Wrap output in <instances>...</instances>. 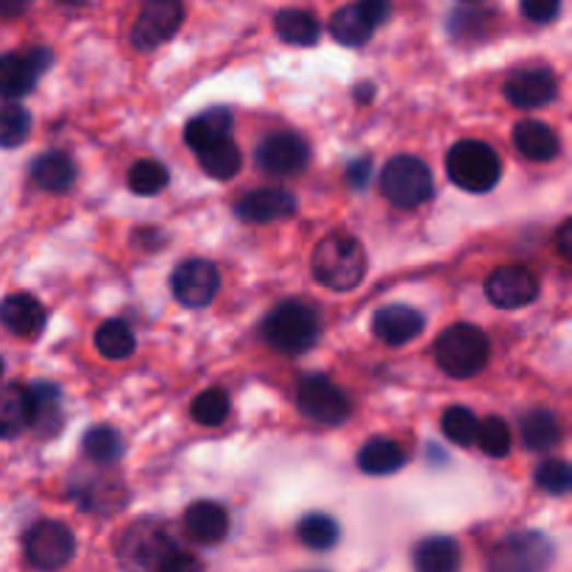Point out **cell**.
I'll list each match as a JSON object with an SVG mask.
<instances>
[{
    "label": "cell",
    "mask_w": 572,
    "mask_h": 572,
    "mask_svg": "<svg viewBox=\"0 0 572 572\" xmlns=\"http://www.w3.org/2000/svg\"><path fill=\"white\" fill-rule=\"evenodd\" d=\"M313 277L327 291H355L366 277V252L361 241L347 232H332L313 249Z\"/></svg>",
    "instance_id": "cell-1"
},
{
    "label": "cell",
    "mask_w": 572,
    "mask_h": 572,
    "mask_svg": "<svg viewBox=\"0 0 572 572\" xmlns=\"http://www.w3.org/2000/svg\"><path fill=\"white\" fill-rule=\"evenodd\" d=\"M262 341L282 355H305L307 349L316 347L322 336V322L316 311L305 302H282L280 307L268 313L260 327Z\"/></svg>",
    "instance_id": "cell-2"
},
{
    "label": "cell",
    "mask_w": 572,
    "mask_h": 572,
    "mask_svg": "<svg viewBox=\"0 0 572 572\" xmlns=\"http://www.w3.org/2000/svg\"><path fill=\"white\" fill-rule=\"evenodd\" d=\"M435 363L455 380H469L489 363V336L475 324H453L439 336L433 347Z\"/></svg>",
    "instance_id": "cell-3"
},
{
    "label": "cell",
    "mask_w": 572,
    "mask_h": 572,
    "mask_svg": "<svg viewBox=\"0 0 572 572\" xmlns=\"http://www.w3.org/2000/svg\"><path fill=\"white\" fill-rule=\"evenodd\" d=\"M176 548L179 545L160 520H138L120 536L118 559L129 572H160V567Z\"/></svg>",
    "instance_id": "cell-4"
},
{
    "label": "cell",
    "mask_w": 572,
    "mask_h": 572,
    "mask_svg": "<svg viewBox=\"0 0 572 572\" xmlns=\"http://www.w3.org/2000/svg\"><path fill=\"white\" fill-rule=\"evenodd\" d=\"M447 174L460 190L486 194L500 182L503 165L492 145L480 143V140H460L447 154Z\"/></svg>",
    "instance_id": "cell-5"
},
{
    "label": "cell",
    "mask_w": 572,
    "mask_h": 572,
    "mask_svg": "<svg viewBox=\"0 0 572 572\" xmlns=\"http://www.w3.org/2000/svg\"><path fill=\"white\" fill-rule=\"evenodd\" d=\"M380 190L392 201L394 207L402 210H417L424 201L433 199V174L419 156L399 154L388 162L380 176Z\"/></svg>",
    "instance_id": "cell-6"
},
{
    "label": "cell",
    "mask_w": 572,
    "mask_h": 572,
    "mask_svg": "<svg viewBox=\"0 0 572 572\" xmlns=\"http://www.w3.org/2000/svg\"><path fill=\"white\" fill-rule=\"evenodd\" d=\"M556 548L539 530H520L494 545L489 572H550Z\"/></svg>",
    "instance_id": "cell-7"
},
{
    "label": "cell",
    "mask_w": 572,
    "mask_h": 572,
    "mask_svg": "<svg viewBox=\"0 0 572 572\" xmlns=\"http://www.w3.org/2000/svg\"><path fill=\"white\" fill-rule=\"evenodd\" d=\"M296 405L311 422L324 424V428H338L352 413V402L343 394V388L324 374H311L299 383Z\"/></svg>",
    "instance_id": "cell-8"
},
{
    "label": "cell",
    "mask_w": 572,
    "mask_h": 572,
    "mask_svg": "<svg viewBox=\"0 0 572 572\" xmlns=\"http://www.w3.org/2000/svg\"><path fill=\"white\" fill-rule=\"evenodd\" d=\"M25 556L39 572L62 570L75 556L73 530L57 520H43L25 534Z\"/></svg>",
    "instance_id": "cell-9"
},
{
    "label": "cell",
    "mask_w": 572,
    "mask_h": 572,
    "mask_svg": "<svg viewBox=\"0 0 572 572\" xmlns=\"http://www.w3.org/2000/svg\"><path fill=\"white\" fill-rule=\"evenodd\" d=\"M392 14V7L386 0H363V3H352V7L338 9L330 17V34L347 48H361L372 39L380 23H386Z\"/></svg>",
    "instance_id": "cell-10"
},
{
    "label": "cell",
    "mask_w": 572,
    "mask_h": 572,
    "mask_svg": "<svg viewBox=\"0 0 572 572\" xmlns=\"http://www.w3.org/2000/svg\"><path fill=\"white\" fill-rule=\"evenodd\" d=\"M185 9L176 0H149L140 9L138 20L131 25V45L138 50H154L162 43H168L179 32Z\"/></svg>",
    "instance_id": "cell-11"
},
{
    "label": "cell",
    "mask_w": 572,
    "mask_h": 572,
    "mask_svg": "<svg viewBox=\"0 0 572 572\" xmlns=\"http://www.w3.org/2000/svg\"><path fill=\"white\" fill-rule=\"evenodd\" d=\"M311 162V145L293 131H275L257 145V165L268 176H296Z\"/></svg>",
    "instance_id": "cell-12"
},
{
    "label": "cell",
    "mask_w": 572,
    "mask_h": 572,
    "mask_svg": "<svg viewBox=\"0 0 572 572\" xmlns=\"http://www.w3.org/2000/svg\"><path fill=\"white\" fill-rule=\"evenodd\" d=\"M48 48H32L25 54H3L0 57V98H23L37 87L39 75L50 65Z\"/></svg>",
    "instance_id": "cell-13"
},
{
    "label": "cell",
    "mask_w": 572,
    "mask_h": 572,
    "mask_svg": "<svg viewBox=\"0 0 572 572\" xmlns=\"http://www.w3.org/2000/svg\"><path fill=\"white\" fill-rule=\"evenodd\" d=\"M486 296L500 311H516V307L530 305L539 296V280L525 266L494 268L486 280Z\"/></svg>",
    "instance_id": "cell-14"
},
{
    "label": "cell",
    "mask_w": 572,
    "mask_h": 572,
    "mask_svg": "<svg viewBox=\"0 0 572 572\" xmlns=\"http://www.w3.org/2000/svg\"><path fill=\"white\" fill-rule=\"evenodd\" d=\"M218 288H221V275L210 260L182 262L171 277V291L185 307H207L215 299Z\"/></svg>",
    "instance_id": "cell-15"
},
{
    "label": "cell",
    "mask_w": 572,
    "mask_h": 572,
    "mask_svg": "<svg viewBox=\"0 0 572 572\" xmlns=\"http://www.w3.org/2000/svg\"><path fill=\"white\" fill-rule=\"evenodd\" d=\"M503 95L516 109H539L556 101L559 84L548 68H516L505 79Z\"/></svg>",
    "instance_id": "cell-16"
},
{
    "label": "cell",
    "mask_w": 572,
    "mask_h": 572,
    "mask_svg": "<svg viewBox=\"0 0 572 572\" xmlns=\"http://www.w3.org/2000/svg\"><path fill=\"white\" fill-rule=\"evenodd\" d=\"M235 212L246 224H275L296 212V196L282 187H260L243 196L235 205Z\"/></svg>",
    "instance_id": "cell-17"
},
{
    "label": "cell",
    "mask_w": 572,
    "mask_h": 572,
    "mask_svg": "<svg viewBox=\"0 0 572 572\" xmlns=\"http://www.w3.org/2000/svg\"><path fill=\"white\" fill-rule=\"evenodd\" d=\"M424 316L417 307L408 305H388L380 307L372 318V332L388 347H402L411 343L413 338L422 336Z\"/></svg>",
    "instance_id": "cell-18"
},
{
    "label": "cell",
    "mask_w": 572,
    "mask_h": 572,
    "mask_svg": "<svg viewBox=\"0 0 572 572\" xmlns=\"http://www.w3.org/2000/svg\"><path fill=\"white\" fill-rule=\"evenodd\" d=\"M0 324L20 338H34L45 327V307L32 293H12L0 302Z\"/></svg>",
    "instance_id": "cell-19"
},
{
    "label": "cell",
    "mask_w": 572,
    "mask_h": 572,
    "mask_svg": "<svg viewBox=\"0 0 572 572\" xmlns=\"http://www.w3.org/2000/svg\"><path fill=\"white\" fill-rule=\"evenodd\" d=\"M185 528L201 545H218V541H224L226 534H230V514H226V509L221 503L199 500V503L187 509Z\"/></svg>",
    "instance_id": "cell-20"
},
{
    "label": "cell",
    "mask_w": 572,
    "mask_h": 572,
    "mask_svg": "<svg viewBox=\"0 0 572 572\" xmlns=\"http://www.w3.org/2000/svg\"><path fill=\"white\" fill-rule=\"evenodd\" d=\"M28 394V428H37L39 433L54 435L62 428V392H59L54 383H34V386L25 388Z\"/></svg>",
    "instance_id": "cell-21"
},
{
    "label": "cell",
    "mask_w": 572,
    "mask_h": 572,
    "mask_svg": "<svg viewBox=\"0 0 572 572\" xmlns=\"http://www.w3.org/2000/svg\"><path fill=\"white\" fill-rule=\"evenodd\" d=\"M514 145L523 156L534 162H553L561 151V140L556 129L541 120H520L514 126Z\"/></svg>",
    "instance_id": "cell-22"
},
{
    "label": "cell",
    "mask_w": 572,
    "mask_h": 572,
    "mask_svg": "<svg viewBox=\"0 0 572 572\" xmlns=\"http://www.w3.org/2000/svg\"><path fill=\"white\" fill-rule=\"evenodd\" d=\"M32 179L39 190L65 194L75 185V162L62 151H45L32 165Z\"/></svg>",
    "instance_id": "cell-23"
},
{
    "label": "cell",
    "mask_w": 572,
    "mask_h": 572,
    "mask_svg": "<svg viewBox=\"0 0 572 572\" xmlns=\"http://www.w3.org/2000/svg\"><path fill=\"white\" fill-rule=\"evenodd\" d=\"M232 126H235V120H232L230 109L215 106V109H207V113L196 115V118L185 126V140L187 145L199 154L207 145L232 138Z\"/></svg>",
    "instance_id": "cell-24"
},
{
    "label": "cell",
    "mask_w": 572,
    "mask_h": 572,
    "mask_svg": "<svg viewBox=\"0 0 572 572\" xmlns=\"http://www.w3.org/2000/svg\"><path fill=\"white\" fill-rule=\"evenodd\" d=\"M413 564H417V572H458V541L450 539V536H428L413 550Z\"/></svg>",
    "instance_id": "cell-25"
},
{
    "label": "cell",
    "mask_w": 572,
    "mask_h": 572,
    "mask_svg": "<svg viewBox=\"0 0 572 572\" xmlns=\"http://www.w3.org/2000/svg\"><path fill=\"white\" fill-rule=\"evenodd\" d=\"M405 460H408V455L394 439H372L358 453V467L366 475H377V478L399 472L405 467Z\"/></svg>",
    "instance_id": "cell-26"
},
{
    "label": "cell",
    "mask_w": 572,
    "mask_h": 572,
    "mask_svg": "<svg viewBox=\"0 0 572 572\" xmlns=\"http://www.w3.org/2000/svg\"><path fill=\"white\" fill-rule=\"evenodd\" d=\"M520 435L523 444L534 453H548V450L559 447L561 442V424L556 419V413L545 411V408H534L523 417L520 422Z\"/></svg>",
    "instance_id": "cell-27"
},
{
    "label": "cell",
    "mask_w": 572,
    "mask_h": 572,
    "mask_svg": "<svg viewBox=\"0 0 572 572\" xmlns=\"http://www.w3.org/2000/svg\"><path fill=\"white\" fill-rule=\"evenodd\" d=\"M199 162L207 176H212V179H218V182H230L232 176L241 171L243 156H241V149H237L235 140L226 138V140H218V143L207 145V149H201Z\"/></svg>",
    "instance_id": "cell-28"
},
{
    "label": "cell",
    "mask_w": 572,
    "mask_h": 572,
    "mask_svg": "<svg viewBox=\"0 0 572 572\" xmlns=\"http://www.w3.org/2000/svg\"><path fill=\"white\" fill-rule=\"evenodd\" d=\"M28 394L23 386L0 388V439H14L28 428Z\"/></svg>",
    "instance_id": "cell-29"
},
{
    "label": "cell",
    "mask_w": 572,
    "mask_h": 572,
    "mask_svg": "<svg viewBox=\"0 0 572 572\" xmlns=\"http://www.w3.org/2000/svg\"><path fill=\"white\" fill-rule=\"evenodd\" d=\"M95 347L106 361H126V358H131L138 341H135L129 324L120 322V318H109L95 332Z\"/></svg>",
    "instance_id": "cell-30"
},
{
    "label": "cell",
    "mask_w": 572,
    "mask_h": 572,
    "mask_svg": "<svg viewBox=\"0 0 572 572\" xmlns=\"http://www.w3.org/2000/svg\"><path fill=\"white\" fill-rule=\"evenodd\" d=\"M81 447H84V455H87L93 464H98V467L118 464V460L124 458V450H126L118 430L106 428V424L90 428L87 433H84V442H81Z\"/></svg>",
    "instance_id": "cell-31"
},
{
    "label": "cell",
    "mask_w": 572,
    "mask_h": 572,
    "mask_svg": "<svg viewBox=\"0 0 572 572\" xmlns=\"http://www.w3.org/2000/svg\"><path fill=\"white\" fill-rule=\"evenodd\" d=\"M275 28L282 43L305 45V48L316 43L318 34H322L318 20L311 12H302V9H282L275 20Z\"/></svg>",
    "instance_id": "cell-32"
},
{
    "label": "cell",
    "mask_w": 572,
    "mask_h": 572,
    "mask_svg": "<svg viewBox=\"0 0 572 572\" xmlns=\"http://www.w3.org/2000/svg\"><path fill=\"white\" fill-rule=\"evenodd\" d=\"M338 536H341L338 523L330 514H322V511H313L299 523V539L311 550H330L338 541Z\"/></svg>",
    "instance_id": "cell-33"
},
{
    "label": "cell",
    "mask_w": 572,
    "mask_h": 572,
    "mask_svg": "<svg viewBox=\"0 0 572 572\" xmlns=\"http://www.w3.org/2000/svg\"><path fill=\"white\" fill-rule=\"evenodd\" d=\"M126 182H129L131 194L156 196V194H162L165 187H168L171 176H168V168H165L162 162L138 160L129 168V176H126Z\"/></svg>",
    "instance_id": "cell-34"
},
{
    "label": "cell",
    "mask_w": 572,
    "mask_h": 572,
    "mask_svg": "<svg viewBox=\"0 0 572 572\" xmlns=\"http://www.w3.org/2000/svg\"><path fill=\"white\" fill-rule=\"evenodd\" d=\"M32 135V115L20 104L0 106V149H17Z\"/></svg>",
    "instance_id": "cell-35"
},
{
    "label": "cell",
    "mask_w": 572,
    "mask_h": 572,
    "mask_svg": "<svg viewBox=\"0 0 572 572\" xmlns=\"http://www.w3.org/2000/svg\"><path fill=\"white\" fill-rule=\"evenodd\" d=\"M478 417H475L469 408H460V405H453L447 408L442 417V430L447 435L450 442L458 444V447H469V444L478 442Z\"/></svg>",
    "instance_id": "cell-36"
},
{
    "label": "cell",
    "mask_w": 572,
    "mask_h": 572,
    "mask_svg": "<svg viewBox=\"0 0 572 572\" xmlns=\"http://www.w3.org/2000/svg\"><path fill=\"white\" fill-rule=\"evenodd\" d=\"M190 413L205 428H218V424H224L226 417H230V394L224 388H207V392H201L194 399Z\"/></svg>",
    "instance_id": "cell-37"
},
{
    "label": "cell",
    "mask_w": 572,
    "mask_h": 572,
    "mask_svg": "<svg viewBox=\"0 0 572 572\" xmlns=\"http://www.w3.org/2000/svg\"><path fill=\"white\" fill-rule=\"evenodd\" d=\"M536 486H539L541 492L556 494V498L567 494V492H570V486H572L570 464H567V460H561V458L541 460L539 467H536Z\"/></svg>",
    "instance_id": "cell-38"
},
{
    "label": "cell",
    "mask_w": 572,
    "mask_h": 572,
    "mask_svg": "<svg viewBox=\"0 0 572 572\" xmlns=\"http://www.w3.org/2000/svg\"><path fill=\"white\" fill-rule=\"evenodd\" d=\"M478 444L486 455L505 458L511 453V430L500 417H489L478 428Z\"/></svg>",
    "instance_id": "cell-39"
},
{
    "label": "cell",
    "mask_w": 572,
    "mask_h": 572,
    "mask_svg": "<svg viewBox=\"0 0 572 572\" xmlns=\"http://www.w3.org/2000/svg\"><path fill=\"white\" fill-rule=\"evenodd\" d=\"M492 20V12L478 7H464L455 9L453 17H450V34H453L458 43H467L469 32H475V39L486 37V25Z\"/></svg>",
    "instance_id": "cell-40"
},
{
    "label": "cell",
    "mask_w": 572,
    "mask_h": 572,
    "mask_svg": "<svg viewBox=\"0 0 572 572\" xmlns=\"http://www.w3.org/2000/svg\"><path fill=\"white\" fill-rule=\"evenodd\" d=\"M561 7L559 0H525L523 3V14L530 20V23H553L559 17Z\"/></svg>",
    "instance_id": "cell-41"
},
{
    "label": "cell",
    "mask_w": 572,
    "mask_h": 572,
    "mask_svg": "<svg viewBox=\"0 0 572 572\" xmlns=\"http://www.w3.org/2000/svg\"><path fill=\"white\" fill-rule=\"evenodd\" d=\"M160 572H201V561H199V556L176 548L174 553L165 559V564L160 567Z\"/></svg>",
    "instance_id": "cell-42"
},
{
    "label": "cell",
    "mask_w": 572,
    "mask_h": 572,
    "mask_svg": "<svg viewBox=\"0 0 572 572\" xmlns=\"http://www.w3.org/2000/svg\"><path fill=\"white\" fill-rule=\"evenodd\" d=\"M347 176L355 187H366L369 176H372V160H366V156H363V160H355L352 165H349Z\"/></svg>",
    "instance_id": "cell-43"
},
{
    "label": "cell",
    "mask_w": 572,
    "mask_h": 572,
    "mask_svg": "<svg viewBox=\"0 0 572 572\" xmlns=\"http://www.w3.org/2000/svg\"><path fill=\"white\" fill-rule=\"evenodd\" d=\"M570 232H572V224H570V221H564V224H561V230H559V252L564 257H570Z\"/></svg>",
    "instance_id": "cell-44"
},
{
    "label": "cell",
    "mask_w": 572,
    "mask_h": 572,
    "mask_svg": "<svg viewBox=\"0 0 572 572\" xmlns=\"http://www.w3.org/2000/svg\"><path fill=\"white\" fill-rule=\"evenodd\" d=\"M0 377H3V358H0Z\"/></svg>",
    "instance_id": "cell-45"
}]
</instances>
